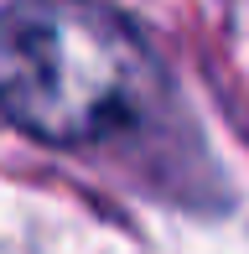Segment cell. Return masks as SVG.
<instances>
[{
    "instance_id": "obj_1",
    "label": "cell",
    "mask_w": 249,
    "mask_h": 254,
    "mask_svg": "<svg viewBox=\"0 0 249 254\" xmlns=\"http://www.w3.org/2000/svg\"><path fill=\"white\" fill-rule=\"evenodd\" d=\"M156 57L104 0H16L0 10V114L47 145H88L156 99Z\"/></svg>"
}]
</instances>
